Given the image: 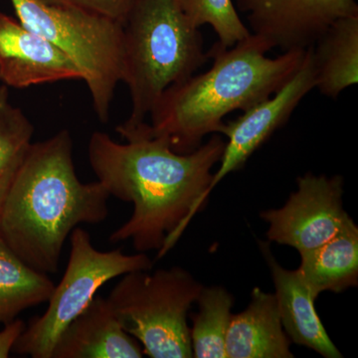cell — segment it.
Segmentation results:
<instances>
[{
  "mask_svg": "<svg viewBox=\"0 0 358 358\" xmlns=\"http://www.w3.org/2000/svg\"><path fill=\"white\" fill-rule=\"evenodd\" d=\"M143 124L115 129L126 143L103 131L92 134L88 157L110 196L134 205L131 218L110 234V241L131 240L136 251L155 250L159 259L203 208L225 141L215 134L192 152L178 154L166 141L145 133Z\"/></svg>",
  "mask_w": 358,
  "mask_h": 358,
  "instance_id": "6da1fadb",
  "label": "cell"
},
{
  "mask_svg": "<svg viewBox=\"0 0 358 358\" xmlns=\"http://www.w3.org/2000/svg\"><path fill=\"white\" fill-rule=\"evenodd\" d=\"M109 192L80 181L68 129L31 145L0 212V238L29 267L55 274L66 239L80 224L103 222Z\"/></svg>",
  "mask_w": 358,
  "mask_h": 358,
  "instance_id": "7a4b0ae2",
  "label": "cell"
},
{
  "mask_svg": "<svg viewBox=\"0 0 358 358\" xmlns=\"http://www.w3.org/2000/svg\"><path fill=\"white\" fill-rule=\"evenodd\" d=\"M307 49L268 58L270 48L252 33L229 48L214 44L210 69L169 87L150 113V124H143L145 133L166 141L178 154L192 152L204 136L219 134L226 115L274 95L301 67Z\"/></svg>",
  "mask_w": 358,
  "mask_h": 358,
  "instance_id": "3957f363",
  "label": "cell"
},
{
  "mask_svg": "<svg viewBox=\"0 0 358 358\" xmlns=\"http://www.w3.org/2000/svg\"><path fill=\"white\" fill-rule=\"evenodd\" d=\"M124 77L131 109L117 129L145 122L169 87L192 76L209 59L199 28L179 0H134L122 23Z\"/></svg>",
  "mask_w": 358,
  "mask_h": 358,
  "instance_id": "277c9868",
  "label": "cell"
},
{
  "mask_svg": "<svg viewBox=\"0 0 358 358\" xmlns=\"http://www.w3.org/2000/svg\"><path fill=\"white\" fill-rule=\"evenodd\" d=\"M17 20L67 54L82 73L101 122H108L124 77L122 25L78 7L42 0H9Z\"/></svg>",
  "mask_w": 358,
  "mask_h": 358,
  "instance_id": "5b68a950",
  "label": "cell"
},
{
  "mask_svg": "<svg viewBox=\"0 0 358 358\" xmlns=\"http://www.w3.org/2000/svg\"><path fill=\"white\" fill-rule=\"evenodd\" d=\"M203 285L180 267L122 275L108 296L122 329L152 358L193 357L187 317Z\"/></svg>",
  "mask_w": 358,
  "mask_h": 358,
  "instance_id": "8992f818",
  "label": "cell"
},
{
  "mask_svg": "<svg viewBox=\"0 0 358 358\" xmlns=\"http://www.w3.org/2000/svg\"><path fill=\"white\" fill-rule=\"evenodd\" d=\"M70 256L62 280L49 299L46 312L33 317L13 346L17 355L52 358L59 336L95 298L106 282L134 271H150L145 253L126 255L121 249L99 251L91 235L76 227L70 234Z\"/></svg>",
  "mask_w": 358,
  "mask_h": 358,
  "instance_id": "52a82bcc",
  "label": "cell"
},
{
  "mask_svg": "<svg viewBox=\"0 0 358 358\" xmlns=\"http://www.w3.org/2000/svg\"><path fill=\"white\" fill-rule=\"evenodd\" d=\"M298 189L281 208L260 214L268 224V241L293 247L299 253L317 248L353 222L343 209V179L306 173Z\"/></svg>",
  "mask_w": 358,
  "mask_h": 358,
  "instance_id": "ba28073f",
  "label": "cell"
},
{
  "mask_svg": "<svg viewBox=\"0 0 358 358\" xmlns=\"http://www.w3.org/2000/svg\"><path fill=\"white\" fill-rule=\"evenodd\" d=\"M315 88V72L310 47L301 67L282 88L252 106L238 119L224 122L219 134L227 138L220 166L213 173L210 192L225 176L239 171L266 141L285 124L303 96Z\"/></svg>",
  "mask_w": 358,
  "mask_h": 358,
  "instance_id": "9c48e42d",
  "label": "cell"
},
{
  "mask_svg": "<svg viewBox=\"0 0 358 358\" xmlns=\"http://www.w3.org/2000/svg\"><path fill=\"white\" fill-rule=\"evenodd\" d=\"M248 29L268 48L312 47L336 20L358 14L355 0H236Z\"/></svg>",
  "mask_w": 358,
  "mask_h": 358,
  "instance_id": "30bf717a",
  "label": "cell"
},
{
  "mask_svg": "<svg viewBox=\"0 0 358 358\" xmlns=\"http://www.w3.org/2000/svg\"><path fill=\"white\" fill-rule=\"evenodd\" d=\"M82 80L79 67L56 45L0 11V81L7 87Z\"/></svg>",
  "mask_w": 358,
  "mask_h": 358,
  "instance_id": "8fae6325",
  "label": "cell"
},
{
  "mask_svg": "<svg viewBox=\"0 0 358 358\" xmlns=\"http://www.w3.org/2000/svg\"><path fill=\"white\" fill-rule=\"evenodd\" d=\"M143 348L122 329L109 300L96 294L59 336L52 358H141Z\"/></svg>",
  "mask_w": 358,
  "mask_h": 358,
  "instance_id": "7c38bea8",
  "label": "cell"
},
{
  "mask_svg": "<svg viewBox=\"0 0 358 358\" xmlns=\"http://www.w3.org/2000/svg\"><path fill=\"white\" fill-rule=\"evenodd\" d=\"M261 250L272 273L282 327L291 341L326 358L343 357L327 334L315 310V299L299 270L282 268L271 253L268 244H261Z\"/></svg>",
  "mask_w": 358,
  "mask_h": 358,
  "instance_id": "4fadbf2b",
  "label": "cell"
},
{
  "mask_svg": "<svg viewBox=\"0 0 358 358\" xmlns=\"http://www.w3.org/2000/svg\"><path fill=\"white\" fill-rule=\"evenodd\" d=\"M275 294L255 288L243 312L231 315L225 339L227 358H293Z\"/></svg>",
  "mask_w": 358,
  "mask_h": 358,
  "instance_id": "5bb4252c",
  "label": "cell"
},
{
  "mask_svg": "<svg viewBox=\"0 0 358 358\" xmlns=\"http://www.w3.org/2000/svg\"><path fill=\"white\" fill-rule=\"evenodd\" d=\"M315 88L336 98L358 81V14L336 20L310 47Z\"/></svg>",
  "mask_w": 358,
  "mask_h": 358,
  "instance_id": "9a60e30c",
  "label": "cell"
},
{
  "mask_svg": "<svg viewBox=\"0 0 358 358\" xmlns=\"http://www.w3.org/2000/svg\"><path fill=\"white\" fill-rule=\"evenodd\" d=\"M298 268L317 300L324 292L341 293L358 284V227L353 222L317 248L300 253Z\"/></svg>",
  "mask_w": 358,
  "mask_h": 358,
  "instance_id": "2e32d148",
  "label": "cell"
},
{
  "mask_svg": "<svg viewBox=\"0 0 358 358\" xmlns=\"http://www.w3.org/2000/svg\"><path fill=\"white\" fill-rule=\"evenodd\" d=\"M54 288L48 275L29 267L0 238V324L48 301Z\"/></svg>",
  "mask_w": 358,
  "mask_h": 358,
  "instance_id": "e0dca14e",
  "label": "cell"
},
{
  "mask_svg": "<svg viewBox=\"0 0 358 358\" xmlns=\"http://www.w3.org/2000/svg\"><path fill=\"white\" fill-rule=\"evenodd\" d=\"M196 303L199 312L190 327L193 357H227L225 339L234 298L222 287H203Z\"/></svg>",
  "mask_w": 358,
  "mask_h": 358,
  "instance_id": "ac0fdd59",
  "label": "cell"
},
{
  "mask_svg": "<svg viewBox=\"0 0 358 358\" xmlns=\"http://www.w3.org/2000/svg\"><path fill=\"white\" fill-rule=\"evenodd\" d=\"M34 127L10 101L8 87L0 85V212L28 150Z\"/></svg>",
  "mask_w": 358,
  "mask_h": 358,
  "instance_id": "d6986e66",
  "label": "cell"
},
{
  "mask_svg": "<svg viewBox=\"0 0 358 358\" xmlns=\"http://www.w3.org/2000/svg\"><path fill=\"white\" fill-rule=\"evenodd\" d=\"M186 17L194 27L212 26L220 46H234L251 34L241 20L233 0H179Z\"/></svg>",
  "mask_w": 358,
  "mask_h": 358,
  "instance_id": "ffe728a7",
  "label": "cell"
},
{
  "mask_svg": "<svg viewBox=\"0 0 358 358\" xmlns=\"http://www.w3.org/2000/svg\"><path fill=\"white\" fill-rule=\"evenodd\" d=\"M46 3L78 7L89 13L124 23L134 0H42Z\"/></svg>",
  "mask_w": 358,
  "mask_h": 358,
  "instance_id": "44dd1931",
  "label": "cell"
},
{
  "mask_svg": "<svg viewBox=\"0 0 358 358\" xmlns=\"http://www.w3.org/2000/svg\"><path fill=\"white\" fill-rule=\"evenodd\" d=\"M25 327V322L18 319L4 326V329L0 331V358H7L10 355L14 345Z\"/></svg>",
  "mask_w": 358,
  "mask_h": 358,
  "instance_id": "7402d4cb",
  "label": "cell"
}]
</instances>
